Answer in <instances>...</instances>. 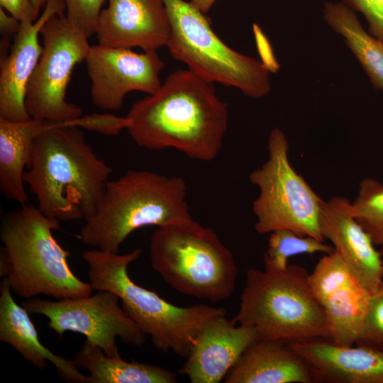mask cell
<instances>
[{"label":"cell","instance_id":"1","mask_svg":"<svg viewBox=\"0 0 383 383\" xmlns=\"http://www.w3.org/2000/svg\"><path fill=\"white\" fill-rule=\"evenodd\" d=\"M126 116L127 131L138 146L172 148L206 162L220 152L228 123L227 104L213 83L189 69L170 74L155 93L135 102Z\"/></svg>","mask_w":383,"mask_h":383},{"label":"cell","instance_id":"2","mask_svg":"<svg viewBox=\"0 0 383 383\" xmlns=\"http://www.w3.org/2000/svg\"><path fill=\"white\" fill-rule=\"evenodd\" d=\"M81 116L51 121L35 138L24 182L39 209L60 221H84L96 211L112 169L86 142Z\"/></svg>","mask_w":383,"mask_h":383},{"label":"cell","instance_id":"3","mask_svg":"<svg viewBox=\"0 0 383 383\" xmlns=\"http://www.w3.org/2000/svg\"><path fill=\"white\" fill-rule=\"evenodd\" d=\"M60 229V221L28 204L3 216L0 276L18 296L43 294L59 300L91 294L90 283L74 274L67 261L70 252L52 234Z\"/></svg>","mask_w":383,"mask_h":383},{"label":"cell","instance_id":"4","mask_svg":"<svg viewBox=\"0 0 383 383\" xmlns=\"http://www.w3.org/2000/svg\"><path fill=\"white\" fill-rule=\"evenodd\" d=\"M184 179L148 170H129L109 180L95 213L78 238L85 245L117 253L134 231L192 219Z\"/></svg>","mask_w":383,"mask_h":383},{"label":"cell","instance_id":"5","mask_svg":"<svg viewBox=\"0 0 383 383\" xmlns=\"http://www.w3.org/2000/svg\"><path fill=\"white\" fill-rule=\"evenodd\" d=\"M142 252L141 248L122 255L94 249L84 251L82 257L89 267L93 289L118 296L124 311L156 348L186 357L201 328L212 318L226 315V310L206 304L175 306L137 284L128 268Z\"/></svg>","mask_w":383,"mask_h":383},{"label":"cell","instance_id":"6","mask_svg":"<svg viewBox=\"0 0 383 383\" xmlns=\"http://www.w3.org/2000/svg\"><path fill=\"white\" fill-rule=\"evenodd\" d=\"M304 267L250 268L233 323L252 327L257 339L304 342L330 340L323 309L314 296Z\"/></svg>","mask_w":383,"mask_h":383},{"label":"cell","instance_id":"7","mask_svg":"<svg viewBox=\"0 0 383 383\" xmlns=\"http://www.w3.org/2000/svg\"><path fill=\"white\" fill-rule=\"evenodd\" d=\"M150 258L162 279L184 294L216 302L234 290L238 270L231 250L193 218L157 227Z\"/></svg>","mask_w":383,"mask_h":383},{"label":"cell","instance_id":"8","mask_svg":"<svg viewBox=\"0 0 383 383\" xmlns=\"http://www.w3.org/2000/svg\"><path fill=\"white\" fill-rule=\"evenodd\" d=\"M163 1L170 26L166 46L173 58L201 77L237 88L250 98L270 91V70L265 64L228 47L212 30L206 13L192 3Z\"/></svg>","mask_w":383,"mask_h":383},{"label":"cell","instance_id":"9","mask_svg":"<svg viewBox=\"0 0 383 383\" xmlns=\"http://www.w3.org/2000/svg\"><path fill=\"white\" fill-rule=\"evenodd\" d=\"M267 150L266 162L249 175L259 189L252 204L255 231L265 234L287 229L324 241L319 226L323 199L292 166L288 140L280 128L271 131Z\"/></svg>","mask_w":383,"mask_h":383},{"label":"cell","instance_id":"10","mask_svg":"<svg viewBox=\"0 0 383 383\" xmlns=\"http://www.w3.org/2000/svg\"><path fill=\"white\" fill-rule=\"evenodd\" d=\"M43 50L27 85L25 105L31 118L66 122L82 116L77 105L66 100L74 67L86 60L88 38L65 13L51 17L42 27Z\"/></svg>","mask_w":383,"mask_h":383},{"label":"cell","instance_id":"11","mask_svg":"<svg viewBox=\"0 0 383 383\" xmlns=\"http://www.w3.org/2000/svg\"><path fill=\"white\" fill-rule=\"evenodd\" d=\"M120 299L109 291L72 299L49 301L38 298L27 300L22 306L30 314L48 319V326L60 337L67 332L81 333L110 357L119 355L116 338L139 347L145 334L119 304Z\"/></svg>","mask_w":383,"mask_h":383},{"label":"cell","instance_id":"12","mask_svg":"<svg viewBox=\"0 0 383 383\" xmlns=\"http://www.w3.org/2000/svg\"><path fill=\"white\" fill-rule=\"evenodd\" d=\"M85 61L92 102L102 110H119L128 93L151 95L162 84L165 63L155 50L138 53L96 44L90 46Z\"/></svg>","mask_w":383,"mask_h":383},{"label":"cell","instance_id":"13","mask_svg":"<svg viewBox=\"0 0 383 383\" xmlns=\"http://www.w3.org/2000/svg\"><path fill=\"white\" fill-rule=\"evenodd\" d=\"M100 12L98 44L131 49L138 47L153 51L166 46L170 26L163 0H106Z\"/></svg>","mask_w":383,"mask_h":383},{"label":"cell","instance_id":"14","mask_svg":"<svg viewBox=\"0 0 383 383\" xmlns=\"http://www.w3.org/2000/svg\"><path fill=\"white\" fill-rule=\"evenodd\" d=\"M319 226L354 277L370 292L376 291L383 282L381 252L353 216L351 202L340 196L322 200Z\"/></svg>","mask_w":383,"mask_h":383},{"label":"cell","instance_id":"15","mask_svg":"<svg viewBox=\"0 0 383 383\" xmlns=\"http://www.w3.org/2000/svg\"><path fill=\"white\" fill-rule=\"evenodd\" d=\"M65 12L64 0H48L34 22H21L9 53L0 63V118L10 121L31 119L25 105L28 83L40 57L39 35L51 17Z\"/></svg>","mask_w":383,"mask_h":383},{"label":"cell","instance_id":"16","mask_svg":"<svg viewBox=\"0 0 383 383\" xmlns=\"http://www.w3.org/2000/svg\"><path fill=\"white\" fill-rule=\"evenodd\" d=\"M256 339L252 327L215 317L198 333L179 372L192 383L220 382Z\"/></svg>","mask_w":383,"mask_h":383},{"label":"cell","instance_id":"17","mask_svg":"<svg viewBox=\"0 0 383 383\" xmlns=\"http://www.w3.org/2000/svg\"><path fill=\"white\" fill-rule=\"evenodd\" d=\"M287 343L306 362L313 382L383 383V350L321 338Z\"/></svg>","mask_w":383,"mask_h":383},{"label":"cell","instance_id":"18","mask_svg":"<svg viewBox=\"0 0 383 383\" xmlns=\"http://www.w3.org/2000/svg\"><path fill=\"white\" fill-rule=\"evenodd\" d=\"M29 314L23 306L15 301L10 285L4 277L0 284V341L13 347L26 361L40 370H45L49 361L62 380L88 383V377L78 370L74 360L52 353L40 343Z\"/></svg>","mask_w":383,"mask_h":383},{"label":"cell","instance_id":"19","mask_svg":"<svg viewBox=\"0 0 383 383\" xmlns=\"http://www.w3.org/2000/svg\"><path fill=\"white\" fill-rule=\"evenodd\" d=\"M226 383H313L304 360L287 343L256 339L225 377Z\"/></svg>","mask_w":383,"mask_h":383},{"label":"cell","instance_id":"20","mask_svg":"<svg viewBox=\"0 0 383 383\" xmlns=\"http://www.w3.org/2000/svg\"><path fill=\"white\" fill-rule=\"evenodd\" d=\"M50 123L33 118L10 121L0 118V189L8 200L20 205L28 203L24 169L31 162L35 138Z\"/></svg>","mask_w":383,"mask_h":383},{"label":"cell","instance_id":"21","mask_svg":"<svg viewBox=\"0 0 383 383\" xmlns=\"http://www.w3.org/2000/svg\"><path fill=\"white\" fill-rule=\"evenodd\" d=\"M78 367L89 372L88 383H176L177 375L162 367L110 357L85 340L73 359Z\"/></svg>","mask_w":383,"mask_h":383},{"label":"cell","instance_id":"22","mask_svg":"<svg viewBox=\"0 0 383 383\" xmlns=\"http://www.w3.org/2000/svg\"><path fill=\"white\" fill-rule=\"evenodd\" d=\"M323 17L341 35L373 86L383 91V42L362 26L355 12L341 1L324 3Z\"/></svg>","mask_w":383,"mask_h":383},{"label":"cell","instance_id":"23","mask_svg":"<svg viewBox=\"0 0 383 383\" xmlns=\"http://www.w3.org/2000/svg\"><path fill=\"white\" fill-rule=\"evenodd\" d=\"M370 294L353 279L323 302L321 306L332 343L348 346L357 342L363 329Z\"/></svg>","mask_w":383,"mask_h":383},{"label":"cell","instance_id":"24","mask_svg":"<svg viewBox=\"0 0 383 383\" xmlns=\"http://www.w3.org/2000/svg\"><path fill=\"white\" fill-rule=\"evenodd\" d=\"M323 242L311 236L299 235L287 229L274 231L271 232L268 247L264 253V265L284 270L291 257L316 252L332 253L333 246Z\"/></svg>","mask_w":383,"mask_h":383},{"label":"cell","instance_id":"25","mask_svg":"<svg viewBox=\"0 0 383 383\" xmlns=\"http://www.w3.org/2000/svg\"><path fill=\"white\" fill-rule=\"evenodd\" d=\"M351 211L374 245L383 246V183L370 177L362 179Z\"/></svg>","mask_w":383,"mask_h":383},{"label":"cell","instance_id":"26","mask_svg":"<svg viewBox=\"0 0 383 383\" xmlns=\"http://www.w3.org/2000/svg\"><path fill=\"white\" fill-rule=\"evenodd\" d=\"M353 279L350 270L335 250L323 256L309 274L312 292L321 305L333 292Z\"/></svg>","mask_w":383,"mask_h":383},{"label":"cell","instance_id":"27","mask_svg":"<svg viewBox=\"0 0 383 383\" xmlns=\"http://www.w3.org/2000/svg\"><path fill=\"white\" fill-rule=\"evenodd\" d=\"M355 344L383 350V282L370 294L363 329Z\"/></svg>","mask_w":383,"mask_h":383},{"label":"cell","instance_id":"28","mask_svg":"<svg viewBox=\"0 0 383 383\" xmlns=\"http://www.w3.org/2000/svg\"><path fill=\"white\" fill-rule=\"evenodd\" d=\"M106 0H64L65 15L88 38L96 34L102 6Z\"/></svg>","mask_w":383,"mask_h":383},{"label":"cell","instance_id":"29","mask_svg":"<svg viewBox=\"0 0 383 383\" xmlns=\"http://www.w3.org/2000/svg\"><path fill=\"white\" fill-rule=\"evenodd\" d=\"M365 18L369 33L383 42V0H340Z\"/></svg>","mask_w":383,"mask_h":383},{"label":"cell","instance_id":"30","mask_svg":"<svg viewBox=\"0 0 383 383\" xmlns=\"http://www.w3.org/2000/svg\"><path fill=\"white\" fill-rule=\"evenodd\" d=\"M0 5L20 22H34L39 17L31 0H0Z\"/></svg>","mask_w":383,"mask_h":383},{"label":"cell","instance_id":"31","mask_svg":"<svg viewBox=\"0 0 383 383\" xmlns=\"http://www.w3.org/2000/svg\"><path fill=\"white\" fill-rule=\"evenodd\" d=\"M7 13L3 8H0V31L3 38L10 39L18 33L21 22Z\"/></svg>","mask_w":383,"mask_h":383},{"label":"cell","instance_id":"32","mask_svg":"<svg viewBox=\"0 0 383 383\" xmlns=\"http://www.w3.org/2000/svg\"><path fill=\"white\" fill-rule=\"evenodd\" d=\"M216 1V0H190L189 2L201 11L206 13Z\"/></svg>","mask_w":383,"mask_h":383},{"label":"cell","instance_id":"33","mask_svg":"<svg viewBox=\"0 0 383 383\" xmlns=\"http://www.w3.org/2000/svg\"><path fill=\"white\" fill-rule=\"evenodd\" d=\"M35 11L39 13L42 7H45L48 0H31Z\"/></svg>","mask_w":383,"mask_h":383},{"label":"cell","instance_id":"34","mask_svg":"<svg viewBox=\"0 0 383 383\" xmlns=\"http://www.w3.org/2000/svg\"><path fill=\"white\" fill-rule=\"evenodd\" d=\"M380 252H381L382 262V266H383V248L380 250Z\"/></svg>","mask_w":383,"mask_h":383}]
</instances>
